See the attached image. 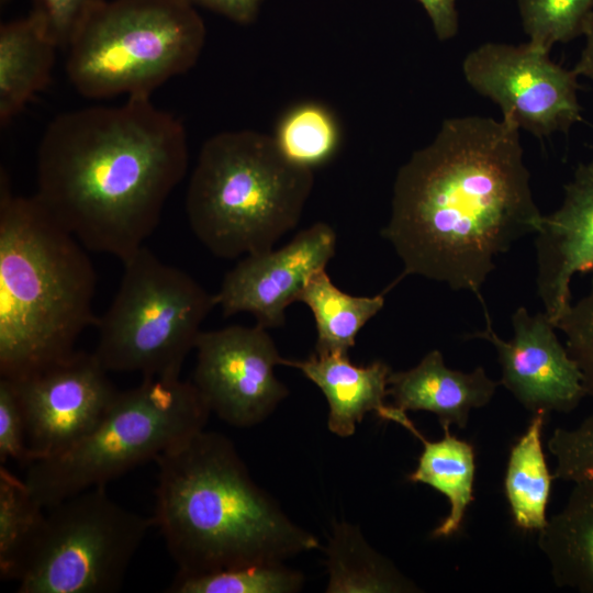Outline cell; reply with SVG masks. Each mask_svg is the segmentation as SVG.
<instances>
[{"label":"cell","mask_w":593,"mask_h":593,"mask_svg":"<svg viewBox=\"0 0 593 593\" xmlns=\"http://www.w3.org/2000/svg\"><path fill=\"white\" fill-rule=\"evenodd\" d=\"M547 448L556 459L555 479L593 481V412L573 428L557 427Z\"/></svg>","instance_id":"83f0119b"},{"label":"cell","mask_w":593,"mask_h":593,"mask_svg":"<svg viewBox=\"0 0 593 593\" xmlns=\"http://www.w3.org/2000/svg\"><path fill=\"white\" fill-rule=\"evenodd\" d=\"M548 414L533 413L525 433L512 446L504 478V492L515 525L526 532L541 530L553 481L542 449V429Z\"/></svg>","instance_id":"7402d4cb"},{"label":"cell","mask_w":593,"mask_h":593,"mask_svg":"<svg viewBox=\"0 0 593 593\" xmlns=\"http://www.w3.org/2000/svg\"><path fill=\"white\" fill-rule=\"evenodd\" d=\"M272 136L288 158L312 170L329 161L340 143L336 118L326 107L312 101L286 111Z\"/></svg>","instance_id":"cb8c5ba5"},{"label":"cell","mask_w":593,"mask_h":593,"mask_svg":"<svg viewBox=\"0 0 593 593\" xmlns=\"http://www.w3.org/2000/svg\"><path fill=\"white\" fill-rule=\"evenodd\" d=\"M499 384L483 367L471 372L448 368L441 353L434 349L413 368L392 371L388 395L401 411H426L437 416L441 427L465 428L471 410L488 405Z\"/></svg>","instance_id":"2e32d148"},{"label":"cell","mask_w":593,"mask_h":593,"mask_svg":"<svg viewBox=\"0 0 593 593\" xmlns=\"http://www.w3.org/2000/svg\"><path fill=\"white\" fill-rule=\"evenodd\" d=\"M537 292L553 325L571 304V281L593 270V168L580 164L558 210L535 234Z\"/></svg>","instance_id":"9a60e30c"},{"label":"cell","mask_w":593,"mask_h":593,"mask_svg":"<svg viewBox=\"0 0 593 593\" xmlns=\"http://www.w3.org/2000/svg\"><path fill=\"white\" fill-rule=\"evenodd\" d=\"M313 186V170L288 158L273 136L220 132L203 143L192 169L187 219L216 257L269 250L298 225Z\"/></svg>","instance_id":"5b68a950"},{"label":"cell","mask_w":593,"mask_h":593,"mask_svg":"<svg viewBox=\"0 0 593 593\" xmlns=\"http://www.w3.org/2000/svg\"><path fill=\"white\" fill-rule=\"evenodd\" d=\"M528 43L548 52L556 43L583 35L593 0H517Z\"/></svg>","instance_id":"4316f807"},{"label":"cell","mask_w":593,"mask_h":593,"mask_svg":"<svg viewBox=\"0 0 593 593\" xmlns=\"http://www.w3.org/2000/svg\"><path fill=\"white\" fill-rule=\"evenodd\" d=\"M123 265L119 290L97 320L93 353L109 372L178 378L203 321L217 305L215 294L145 245Z\"/></svg>","instance_id":"ba28073f"},{"label":"cell","mask_w":593,"mask_h":593,"mask_svg":"<svg viewBox=\"0 0 593 593\" xmlns=\"http://www.w3.org/2000/svg\"><path fill=\"white\" fill-rule=\"evenodd\" d=\"M60 45L37 9L0 27V124L5 127L51 81Z\"/></svg>","instance_id":"ac0fdd59"},{"label":"cell","mask_w":593,"mask_h":593,"mask_svg":"<svg viewBox=\"0 0 593 593\" xmlns=\"http://www.w3.org/2000/svg\"><path fill=\"white\" fill-rule=\"evenodd\" d=\"M108 372L94 353L75 350L41 371L11 380L25 417L27 463L66 451L99 424L119 392Z\"/></svg>","instance_id":"7c38bea8"},{"label":"cell","mask_w":593,"mask_h":593,"mask_svg":"<svg viewBox=\"0 0 593 593\" xmlns=\"http://www.w3.org/2000/svg\"><path fill=\"white\" fill-rule=\"evenodd\" d=\"M205 37L188 0H97L64 47L65 70L89 99L150 97L195 65Z\"/></svg>","instance_id":"8992f818"},{"label":"cell","mask_w":593,"mask_h":593,"mask_svg":"<svg viewBox=\"0 0 593 593\" xmlns=\"http://www.w3.org/2000/svg\"><path fill=\"white\" fill-rule=\"evenodd\" d=\"M304 575L283 562L256 563L210 573H177L168 592L174 593H294Z\"/></svg>","instance_id":"484cf974"},{"label":"cell","mask_w":593,"mask_h":593,"mask_svg":"<svg viewBox=\"0 0 593 593\" xmlns=\"http://www.w3.org/2000/svg\"><path fill=\"white\" fill-rule=\"evenodd\" d=\"M97 0H41L40 10L45 14L60 48H64L83 12Z\"/></svg>","instance_id":"4dcf8cb0"},{"label":"cell","mask_w":593,"mask_h":593,"mask_svg":"<svg viewBox=\"0 0 593 593\" xmlns=\"http://www.w3.org/2000/svg\"><path fill=\"white\" fill-rule=\"evenodd\" d=\"M194 7L199 5L221 14L238 24H250L259 14L265 0H188Z\"/></svg>","instance_id":"d6a6232c"},{"label":"cell","mask_w":593,"mask_h":593,"mask_svg":"<svg viewBox=\"0 0 593 593\" xmlns=\"http://www.w3.org/2000/svg\"><path fill=\"white\" fill-rule=\"evenodd\" d=\"M583 35L585 36V45L573 71L577 76L593 79V11L585 22Z\"/></svg>","instance_id":"836d02e7"},{"label":"cell","mask_w":593,"mask_h":593,"mask_svg":"<svg viewBox=\"0 0 593 593\" xmlns=\"http://www.w3.org/2000/svg\"><path fill=\"white\" fill-rule=\"evenodd\" d=\"M469 86L496 103L502 118L536 137L568 133L581 120L578 76L529 43H484L463 59Z\"/></svg>","instance_id":"30bf717a"},{"label":"cell","mask_w":593,"mask_h":593,"mask_svg":"<svg viewBox=\"0 0 593 593\" xmlns=\"http://www.w3.org/2000/svg\"><path fill=\"white\" fill-rule=\"evenodd\" d=\"M553 583L593 593V481L574 483L560 512L538 532Z\"/></svg>","instance_id":"ffe728a7"},{"label":"cell","mask_w":593,"mask_h":593,"mask_svg":"<svg viewBox=\"0 0 593 593\" xmlns=\"http://www.w3.org/2000/svg\"><path fill=\"white\" fill-rule=\"evenodd\" d=\"M484 316L485 328L467 337L493 345L502 370L500 384L532 413H570L578 407L586 396L583 374L545 312L530 315L518 307L510 340L494 332L485 307Z\"/></svg>","instance_id":"5bb4252c"},{"label":"cell","mask_w":593,"mask_h":593,"mask_svg":"<svg viewBox=\"0 0 593 593\" xmlns=\"http://www.w3.org/2000/svg\"><path fill=\"white\" fill-rule=\"evenodd\" d=\"M24 480L0 467V578L15 581L20 564L45 516Z\"/></svg>","instance_id":"d4e9b609"},{"label":"cell","mask_w":593,"mask_h":593,"mask_svg":"<svg viewBox=\"0 0 593 593\" xmlns=\"http://www.w3.org/2000/svg\"><path fill=\"white\" fill-rule=\"evenodd\" d=\"M380 418L396 423L407 429L423 444L417 467L407 475L412 483H423L444 494L449 501V513L432 532L434 538H448L462 524L467 508L474 501L473 485L475 456L473 446L449 432L445 426L444 436L428 440L414 426L406 412L387 405Z\"/></svg>","instance_id":"d6986e66"},{"label":"cell","mask_w":593,"mask_h":593,"mask_svg":"<svg viewBox=\"0 0 593 593\" xmlns=\"http://www.w3.org/2000/svg\"><path fill=\"white\" fill-rule=\"evenodd\" d=\"M336 233L316 222L278 248L245 255L225 276L215 294L224 316L249 313L268 329L286 324V310L299 300L310 278L335 255Z\"/></svg>","instance_id":"4fadbf2b"},{"label":"cell","mask_w":593,"mask_h":593,"mask_svg":"<svg viewBox=\"0 0 593 593\" xmlns=\"http://www.w3.org/2000/svg\"><path fill=\"white\" fill-rule=\"evenodd\" d=\"M328 593L417 592V586L377 552L360 529L345 522L333 525L326 548Z\"/></svg>","instance_id":"44dd1931"},{"label":"cell","mask_w":593,"mask_h":593,"mask_svg":"<svg viewBox=\"0 0 593 593\" xmlns=\"http://www.w3.org/2000/svg\"><path fill=\"white\" fill-rule=\"evenodd\" d=\"M430 20L439 41L454 38L459 30L457 0H417Z\"/></svg>","instance_id":"1f68e13d"},{"label":"cell","mask_w":593,"mask_h":593,"mask_svg":"<svg viewBox=\"0 0 593 593\" xmlns=\"http://www.w3.org/2000/svg\"><path fill=\"white\" fill-rule=\"evenodd\" d=\"M155 462L152 518L178 573L283 562L320 548L253 480L226 436L203 429Z\"/></svg>","instance_id":"3957f363"},{"label":"cell","mask_w":593,"mask_h":593,"mask_svg":"<svg viewBox=\"0 0 593 593\" xmlns=\"http://www.w3.org/2000/svg\"><path fill=\"white\" fill-rule=\"evenodd\" d=\"M194 349L192 382L211 413L232 426L262 423L289 395L275 374L283 357L258 324L202 331Z\"/></svg>","instance_id":"8fae6325"},{"label":"cell","mask_w":593,"mask_h":593,"mask_svg":"<svg viewBox=\"0 0 593 593\" xmlns=\"http://www.w3.org/2000/svg\"><path fill=\"white\" fill-rule=\"evenodd\" d=\"M189 164L183 123L150 97L67 111L46 126L35 195L88 250L122 262L157 227Z\"/></svg>","instance_id":"7a4b0ae2"},{"label":"cell","mask_w":593,"mask_h":593,"mask_svg":"<svg viewBox=\"0 0 593 593\" xmlns=\"http://www.w3.org/2000/svg\"><path fill=\"white\" fill-rule=\"evenodd\" d=\"M9 459L26 466L29 451L24 413L11 380L0 378V461Z\"/></svg>","instance_id":"f546056e"},{"label":"cell","mask_w":593,"mask_h":593,"mask_svg":"<svg viewBox=\"0 0 593 593\" xmlns=\"http://www.w3.org/2000/svg\"><path fill=\"white\" fill-rule=\"evenodd\" d=\"M589 164H590V166H591V167L593 168V160H592V161H590Z\"/></svg>","instance_id":"e575fe53"},{"label":"cell","mask_w":593,"mask_h":593,"mask_svg":"<svg viewBox=\"0 0 593 593\" xmlns=\"http://www.w3.org/2000/svg\"><path fill=\"white\" fill-rule=\"evenodd\" d=\"M281 366L300 370L323 392L328 404L327 427L339 437H350L366 414L379 415L385 407L392 370L384 361L357 366L348 354L314 351L304 360L283 358Z\"/></svg>","instance_id":"e0dca14e"},{"label":"cell","mask_w":593,"mask_h":593,"mask_svg":"<svg viewBox=\"0 0 593 593\" xmlns=\"http://www.w3.org/2000/svg\"><path fill=\"white\" fill-rule=\"evenodd\" d=\"M556 328L566 336V347L578 363L586 396L593 400V270L589 291L556 323Z\"/></svg>","instance_id":"f1b7e54d"},{"label":"cell","mask_w":593,"mask_h":593,"mask_svg":"<svg viewBox=\"0 0 593 593\" xmlns=\"http://www.w3.org/2000/svg\"><path fill=\"white\" fill-rule=\"evenodd\" d=\"M211 411L193 382L143 378L118 392L99 424L66 451L26 465L25 483L45 510L135 467L205 429Z\"/></svg>","instance_id":"52a82bcc"},{"label":"cell","mask_w":593,"mask_h":593,"mask_svg":"<svg viewBox=\"0 0 593 593\" xmlns=\"http://www.w3.org/2000/svg\"><path fill=\"white\" fill-rule=\"evenodd\" d=\"M20 564V593H110L150 527L94 486L49 507Z\"/></svg>","instance_id":"9c48e42d"},{"label":"cell","mask_w":593,"mask_h":593,"mask_svg":"<svg viewBox=\"0 0 593 593\" xmlns=\"http://www.w3.org/2000/svg\"><path fill=\"white\" fill-rule=\"evenodd\" d=\"M86 248L35 195L0 179V378L20 380L75 351L96 325Z\"/></svg>","instance_id":"277c9868"},{"label":"cell","mask_w":593,"mask_h":593,"mask_svg":"<svg viewBox=\"0 0 593 593\" xmlns=\"http://www.w3.org/2000/svg\"><path fill=\"white\" fill-rule=\"evenodd\" d=\"M298 301L303 302L314 317V351L317 354H348L360 329L384 306L382 294L365 296L342 291L325 269L310 278Z\"/></svg>","instance_id":"603a6c76"},{"label":"cell","mask_w":593,"mask_h":593,"mask_svg":"<svg viewBox=\"0 0 593 593\" xmlns=\"http://www.w3.org/2000/svg\"><path fill=\"white\" fill-rule=\"evenodd\" d=\"M518 126L506 119H446L394 179L382 236L403 264L452 290L474 293L495 260L528 234L542 214L530 189Z\"/></svg>","instance_id":"6da1fadb"}]
</instances>
